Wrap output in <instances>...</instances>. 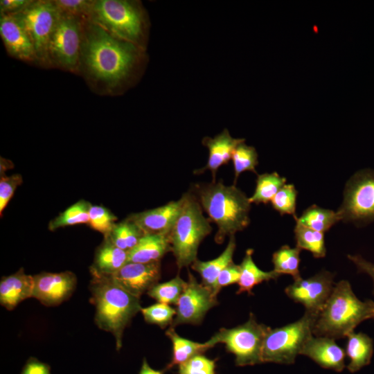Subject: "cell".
<instances>
[{"label":"cell","mask_w":374,"mask_h":374,"mask_svg":"<svg viewBox=\"0 0 374 374\" xmlns=\"http://www.w3.org/2000/svg\"><path fill=\"white\" fill-rule=\"evenodd\" d=\"M145 60V49L85 19L79 71L92 84L103 91H121L136 80Z\"/></svg>","instance_id":"1"},{"label":"cell","mask_w":374,"mask_h":374,"mask_svg":"<svg viewBox=\"0 0 374 374\" xmlns=\"http://www.w3.org/2000/svg\"><path fill=\"white\" fill-rule=\"evenodd\" d=\"M197 191L202 208L217 225L216 243L222 244L226 236L235 235L249 224L251 202L235 186L213 181L199 186Z\"/></svg>","instance_id":"2"},{"label":"cell","mask_w":374,"mask_h":374,"mask_svg":"<svg viewBox=\"0 0 374 374\" xmlns=\"http://www.w3.org/2000/svg\"><path fill=\"white\" fill-rule=\"evenodd\" d=\"M90 290L96 306L95 322L99 328L112 334L119 350L125 328L141 310L140 299L126 292L109 276L92 275Z\"/></svg>","instance_id":"3"},{"label":"cell","mask_w":374,"mask_h":374,"mask_svg":"<svg viewBox=\"0 0 374 374\" xmlns=\"http://www.w3.org/2000/svg\"><path fill=\"white\" fill-rule=\"evenodd\" d=\"M373 303L362 301L348 281H339L316 319L313 335L335 339L346 337L362 321L373 319Z\"/></svg>","instance_id":"4"},{"label":"cell","mask_w":374,"mask_h":374,"mask_svg":"<svg viewBox=\"0 0 374 374\" xmlns=\"http://www.w3.org/2000/svg\"><path fill=\"white\" fill-rule=\"evenodd\" d=\"M89 20L109 34L145 49L149 28L148 15L136 1H93Z\"/></svg>","instance_id":"5"},{"label":"cell","mask_w":374,"mask_h":374,"mask_svg":"<svg viewBox=\"0 0 374 374\" xmlns=\"http://www.w3.org/2000/svg\"><path fill=\"white\" fill-rule=\"evenodd\" d=\"M181 197V210L169 234L171 252L179 269L191 265L197 259L200 243L212 231L197 197L190 193Z\"/></svg>","instance_id":"6"},{"label":"cell","mask_w":374,"mask_h":374,"mask_svg":"<svg viewBox=\"0 0 374 374\" xmlns=\"http://www.w3.org/2000/svg\"><path fill=\"white\" fill-rule=\"evenodd\" d=\"M317 317L305 312L298 321L267 332L262 350V363H294L307 341L313 336Z\"/></svg>","instance_id":"7"},{"label":"cell","mask_w":374,"mask_h":374,"mask_svg":"<svg viewBox=\"0 0 374 374\" xmlns=\"http://www.w3.org/2000/svg\"><path fill=\"white\" fill-rule=\"evenodd\" d=\"M271 328L259 323L250 314L244 323L231 328H221L210 340L215 346L224 344L228 352L235 356L239 366L261 364L262 350L265 336Z\"/></svg>","instance_id":"8"},{"label":"cell","mask_w":374,"mask_h":374,"mask_svg":"<svg viewBox=\"0 0 374 374\" xmlns=\"http://www.w3.org/2000/svg\"><path fill=\"white\" fill-rule=\"evenodd\" d=\"M85 19L60 14L49 41L50 65L73 72L79 71Z\"/></svg>","instance_id":"9"},{"label":"cell","mask_w":374,"mask_h":374,"mask_svg":"<svg viewBox=\"0 0 374 374\" xmlns=\"http://www.w3.org/2000/svg\"><path fill=\"white\" fill-rule=\"evenodd\" d=\"M337 213L341 220L358 226L374 220V170H359L350 177Z\"/></svg>","instance_id":"10"},{"label":"cell","mask_w":374,"mask_h":374,"mask_svg":"<svg viewBox=\"0 0 374 374\" xmlns=\"http://www.w3.org/2000/svg\"><path fill=\"white\" fill-rule=\"evenodd\" d=\"M17 14L33 41L37 63L50 65L49 41L61 14L56 5L53 1H32Z\"/></svg>","instance_id":"11"},{"label":"cell","mask_w":374,"mask_h":374,"mask_svg":"<svg viewBox=\"0 0 374 374\" xmlns=\"http://www.w3.org/2000/svg\"><path fill=\"white\" fill-rule=\"evenodd\" d=\"M218 304L217 296L208 287L198 283L188 271L187 285L176 305V315L171 327L180 324H199L207 312Z\"/></svg>","instance_id":"12"},{"label":"cell","mask_w":374,"mask_h":374,"mask_svg":"<svg viewBox=\"0 0 374 374\" xmlns=\"http://www.w3.org/2000/svg\"><path fill=\"white\" fill-rule=\"evenodd\" d=\"M333 275L322 270L308 278H302L285 288V294L296 303L302 304L305 312L318 317L333 290Z\"/></svg>","instance_id":"13"},{"label":"cell","mask_w":374,"mask_h":374,"mask_svg":"<svg viewBox=\"0 0 374 374\" xmlns=\"http://www.w3.org/2000/svg\"><path fill=\"white\" fill-rule=\"evenodd\" d=\"M109 276L126 292L140 299L143 293L158 283L161 277L160 261L127 262Z\"/></svg>","instance_id":"14"},{"label":"cell","mask_w":374,"mask_h":374,"mask_svg":"<svg viewBox=\"0 0 374 374\" xmlns=\"http://www.w3.org/2000/svg\"><path fill=\"white\" fill-rule=\"evenodd\" d=\"M33 297L46 306H54L68 299L75 290V275L69 271L42 272L33 276Z\"/></svg>","instance_id":"15"},{"label":"cell","mask_w":374,"mask_h":374,"mask_svg":"<svg viewBox=\"0 0 374 374\" xmlns=\"http://www.w3.org/2000/svg\"><path fill=\"white\" fill-rule=\"evenodd\" d=\"M0 35L10 55L25 62H37L33 41L17 13L1 15Z\"/></svg>","instance_id":"16"},{"label":"cell","mask_w":374,"mask_h":374,"mask_svg":"<svg viewBox=\"0 0 374 374\" xmlns=\"http://www.w3.org/2000/svg\"><path fill=\"white\" fill-rule=\"evenodd\" d=\"M183 204V197L171 201L166 204L131 215L128 218L133 221L144 234L169 235Z\"/></svg>","instance_id":"17"},{"label":"cell","mask_w":374,"mask_h":374,"mask_svg":"<svg viewBox=\"0 0 374 374\" xmlns=\"http://www.w3.org/2000/svg\"><path fill=\"white\" fill-rule=\"evenodd\" d=\"M301 355H305L320 366L342 371L346 367V352L335 339L326 337H312L305 344Z\"/></svg>","instance_id":"18"},{"label":"cell","mask_w":374,"mask_h":374,"mask_svg":"<svg viewBox=\"0 0 374 374\" xmlns=\"http://www.w3.org/2000/svg\"><path fill=\"white\" fill-rule=\"evenodd\" d=\"M244 141V139L232 137L227 129H224L213 138L204 137L202 139V144L208 150V161L204 167L195 170V173L201 174L206 170H210L213 181H215L216 172L219 168L231 159L236 147Z\"/></svg>","instance_id":"19"},{"label":"cell","mask_w":374,"mask_h":374,"mask_svg":"<svg viewBox=\"0 0 374 374\" xmlns=\"http://www.w3.org/2000/svg\"><path fill=\"white\" fill-rule=\"evenodd\" d=\"M34 278L26 274L23 268L0 282V303L7 310L14 309L23 300L33 297Z\"/></svg>","instance_id":"20"},{"label":"cell","mask_w":374,"mask_h":374,"mask_svg":"<svg viewBox=\"0 0 374 374\" xmlns=\"http://www.w3.org/2000/svg\"><path fill=\"white\" fill-rule=\"evenodd\" d=\"M169 251H171L169 235L144 234L139 243L128 252L127 262L160 261Z\"/></svg>","instance_id":"21"},{"label":"cell","mask_w":374,"mask_h":374,"mask_svg":"<svg viewBox=\"0 0 374 374\" xmlns=\"http://www.w3.org/2000/svg\"><path fill=\"white\" fill-rule=\"evenodd\" d=\"M235 247V235H231L225 249L219 256L208 261L197 259L190 265L191 268L199 274L202 283L211 289L216 296L218 294L216 290L217 279L221 271L233 262Z\"/></svg>","instance_id":"22"},{"label":"cell","mask_w":374,"mask_h":374,"mask_svg":"<svg viewBox=\"0 0 374 374\" xmlns=\"http://www.w3.org/2000/svg\"><path fill=\"white\" fill-rule=\"evenodd\" d=\"M128 252L114 245L106 236L97 249L91 275L111 276L127 262Z\"/></svg>","instance_id":"23"},{"label":"cell","mask_w":374,"mask_h":374,"mask_svg":"<svg viewBox=\"0 0 374 374\" xmlns=\"http://www.w3.org/2000/svg\"><path fill=\"white\" fill-rule=\"evenodd\" d=\"M346 355L350 359L347 366L350 373H355L368 365L373 354V341L363 332L349 333L347 336Z\"/></svg>","instance_id":"24"},{"label":"cell","mask_w":374,"mask_h":374,"mask_svg":"<svg viewBox=\"0 0 374 374\" xmlns=\"http://www.w3.org/2000/svg\"><path fill=\"white\" fill-rule=\"evenodd\" d=\"M166 335L172 344V359L166 370L180 365L196 355H202L215 346L210 339L204 343H199L185 339L179 336L171 326L166 331Z\"/></svg>","instance_id":"25"},{"label":"cell","mask_w":374,"mask_h":374,"mask_svg":"<svg viewBox=\"0 0 374 374\" xmlns=\"http://www.w3.org/2000/svg\"><path fill=\"white\" fill-rule=\"evenodd\" d=\"M253 249H247L242 262L239 265L240 276L238 283V290L237 294L247 292L251 294L252 290L255 286L264 281L276 280L280 276L274 270L265 271L259 269L253 260Z\"/></svg>","instance_id":"26"},{"label":"cell","mask_w":374,"mask_h":374,"mask_svg":"<svg viewBox=\"0 0 374 374\" xmlns=\"http://www.w3.org/2000/svg\"><path fill=\"white\" fill-rule=\"evenodd\" d=\"M295 220L297 223L304 226L323 233L341 220L337 211L335 212L315 204L305 209L301 215Z\"/></svg>","instance_id":"27"},{"label":"cell","mask_w":374,"mask_h":374,"mask_svg":"<svg viewBox=\"0 0 374 374\" xmlns=\"http://www.w3.org/2000/svg\"><path fill=\"white\" fill-rule=\"evenodd\" d=\"M143 235L140 228L127 218L116 224L107 236L117 247L129 252L139 243Z\"/></svg>","instance_id":"28"},{"label":"cell","mask_w":374,"mask_h":374,"mask_svg":"<svg viewBox=\"0 0 374 374\" xmlns=\"http://www.w3.org/2000/svg\"><path fill=\"white\" fill-rule=\"evenodd\" d=\"M286 184V179L276 172L258 175L253 195L249 197L251 204H267Z\"/></svg>","instance_id":"29"},{"label":"cell","mask_w":374,"mask_h":374,"mask_svg":"<svg viewBox=\"0 0 374 374\" xmlns=\"http://www.w3.org/2000/svg\"><path fill=\"white\" fill-rule=\"evenodd\" d=\"M301 251L297 247L282 246L273 253L274 270L280 275H291L294 280L302 278L299 271Z\"/></svg>","instance_id":"30"},{"label":"cell","mask_w":374,"mask_h":374,"mask_svg":"<svg viewBox=\"0 0 374 374\" xmlns=\"http://www.w3.org/2000/svg\"><path fill=\"white\" fill-rule=\"evenodd\" d=\"M294 232L296 247L309 251L317 258L326 256V249L323 233L311 229L297 222Z\"/></svg>","instance_id":"31"},{"label":"cell","mask_w":374,"mask_h":374,"mask_svg":"<svg viewBox=\"0 0 374 374\" xmlns=\"http://www.w3.org/2000/svg\"><path fill=\"white\" fill-rule=\"evenodd\" d=\"M91 206L89 202L83 199L77 202L52 220L49 222L48 229L54 231L67 226L88 224Z\"/></svg>","instance_id":"32"},{"label":"cell","mask_w":374,"mask_h":374,"mask_svg":"<svg viewBox=\"0 0 374 374\" xmlns=\"http://www.w3.org/2000/svg\"><path fill=\"white\" fill-rule=\"evenodd\" d=\"M186 285L187 282L177 276L167 282L158 283L147 294L158 303L177 305Z\"/></svg>","instance_id":"33"},{"label":"cell","mask_w":374,"mask_h":374,"mask_svg":"<svg viewBox=\"0 0 374 374\" xmlns=\"http://www.w3.org/2000/svg\"><path fill=\"white\" fill-rule=\"evenodd\" d=\"M231 160L234 169L235 182L239 175L245 171L256 172V167L258 164V153L253 146L240 143L233 152Z\"/></svg>","instance_id":"34"},{"label":"cell","mask_w":374,"mask_h":374,"mask_svg":"<svg viewBox=\"0 0 374 374\" xmlns=\"http://www.w3.org/2000/svg\"><path fill=\"white\" fill-rule=\"evenodd\" d=\"M141 312L146 322L156 324L161 328L171 326L176 315V310L170 305L157 303L149 307L141 308Z\"/></svg>","instance_id":"35"},{"label":"cell","mask_w":374,"mask_h":374,"mask_svg":"<svg viewBox=\"0 0 374 374\" xmlns=\"http://www.w3.org/2000/svg\"><path fill=\"white\" fill-rule=\"evenodd\" d=\"M298 192L293 184H285L275 195L271 201L274 210L280 215H291L294 219Z\"/></svg>","instance_id":"36"},{"label":"cell","mask_w":374,"mask_h":374,"mask_svg":"<svg viewBox=\"0 0 374 374\" xmlns=\"http://www.w3.org/2000/svg\"><path fill=\"white\" fill-rule=\"evenodd\" d=\"M88 224L93 229L103 233L104 236L109 234L116 224V216L103 206H91Z\"/></svg>","instance_id":"37"},{"label":"cell","mask_w":374,"mask_h":374,"mask_svg":"<svg viewBox=\"0 0 374 374\" xmlns=\"http://www.w3.org/2000/svg\"><path fill=\"white\" fill-rule=\"evenodd\" d=\"M215 360L203 355H196L179 365V374H215Z\"/></svg>","instance_id":"38"},{"label":"cell","mask_w":374,"mask_h":374,"mask_svg":"<svg viewBox=\"0 0 374 374\" xmlns=\"http://www.w3.org/2000/svg\"><path fill=\"white\" fill-rule=\"evenodd\" d=\"M54 3L61 13L88 19L93 1L87 0H55Z\"/></svg>","instance_id":"39"},{"label":"cell","mask_w":374,"mask_h":374,"mask_svg":"<svg viewBox=\"0 0 374 374\" xmlns=\"http://www.w3.org/2000/svg\"><path fill=\"white\" fill-rule=\"evenodd\" d=\"M22 183V177L16 174L10 176H1L0 179V213L1 215L6 205L12 198L17 187Z\"/></svg>","instance_id":"40"},{"label":"cell","mask_w":374,"mask_h":374,"mask_svg":"<svg viewBox=\"0 0 374 374\" xmlns=\"http://www.w3.org/2000/svg\"><path fill=\"white\" fill-rule=\"evenodd\" d=\"M240 266L232 262L220 274L216 281L217 292L219 293L223 287L238 283L240 279Z\"/></svg>","instance_id":"41"},{"label":"cell","mask_w":374,"mask_h":374,"mask_svg":"<svg viewBox=\"0 0 374 374\" xmlns=\"http://www.w3.org/2000/svg\"><path fill=\"white\" fill-rule=\"evenodd\" d=\"M21 374H51L50 366L37 358L30 357L25 364Z\"/></svg>","instance_id":"42"},{"label":"cell","mask_w":374,"mask_h":374,"mask_svg":"<svg viewBox=\"0 0 374 374\" xmlns=\"http://www.w3.org/2000/svg\"><path fill=\"white\" fill-rule=\"evenodd\" d=\"M31 2L32 1L30 0H1L0 1L1 15L19 12Z\"/></svg>","instance_id":"43"},{"label":"cell","mask_w":374,"mask_h":374,"mask_svg":"<svg viewBox=\"0 0 374 374\" xmlns=\"http://www.w3.org/2000/svg\"><path fill=\"white\" fill-rule=\"evenodd\" d=\"M348 258L355 264L359 272L365 273L372 278L374 294V263L366 260L359 255H348Z\"/></svg>","instance_id":"44"},{"label":"cell","mask_w":374,"mask_h":374,"mask_svg":"<svg viewBox=\"0 0 374 374\" xmlns=\"http://www.w3.org/2000/svg\"><path fill=\"white\" fill-rule=\"evenodd\" d=\"M164 370L158 371L152 368L145 358L143 359L139 374H163Z\"/></svg>","instance_id":"45"},{"label":"cell","mask_w":374,"mask_h":374,"mask_svg":"<svg viewBox=\"0 0 374 374\" xmlns=\"http://www.w3.org/2000/svg\"><path fill=\"white\" fill-rule=\"evenodd\" d=\"M9 166H13L12 163H11L9 160H6L3 158H1V174L4 172V171L6 170L7 168H10Z\"/></svg>","instance_id":"46"},{"label":"cell","mask_w":374,"mask_h":374,"mask_svg":"<svg viewBox=\"0 0 374 374\" xmlns=\"http://www.w3.org/2000/svg\"><path fill=\"white\" fill-rule=\"evenodd\" d=\"M373 319H374V303H373Z\"/></svg>","instance_id":"47"}]
</instances>
